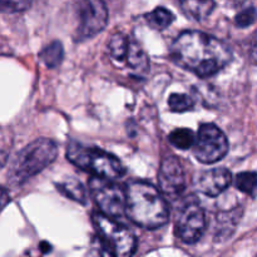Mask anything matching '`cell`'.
Listing matches in <instances>:
<instances>
[{"mask_svg":"<svg viewBox=\"0 0 257 257\" xmlns=\"http://www.w3.org/2000/svg\"><path fill=\"white\" fill-rule=\"evenodd\" d=\"M235 186L241 192L255 197L256 191V172H241L236 176Z\"/></svg>","mask_w":257,"mask_h":257,"instance_id":"20","label":"cell"},{"mask_svg":"<svg viewBox=\"0 0 257 257\" xmlns=\"http://www.w3.org/2000/svg\"><path fill=\"white\" fill-rule=\"evenodd\" d=\"M193 156L201 163L211 165L222 160L228 152V141L225 133L212 123L202 124L192 146Z\"/></svg>","mask_w":257,"mask_h":257,"instance_id":"6","label":"cell"},{"mask_svg":"<svg viewBox=\"0 0 257 257\" xmlns=\"http://www.w3.org/2000/svg\"><path fill=\"white\" fill-rule=\"evenodd\" d=\"M89 190L102 215L112 218H119L125 212V191L110 180L92 177Z\"/></svg>","mask_w":257,"mask_h":257,"instance_id":"8","label":"cell"},{"mask_svg":"<svg viewBox=\"0 0 257 257\" xmlns=\"http://www.w3.org/2000/svg\"><path fill=\"white\" fill-rule=\"evenodd\" d=\"M171 55L176 64L201 78L215 75L232 59L226 43L197 30L181 33L173 42Z\"/></svg>","mask_w":257,"mask_h":257,"instance_id":"1","label":"cell"},{"mask_svg":"<svg viewBox=\"0 0 257 257\" xmlns=\"http://www.w3.org/2000/svg\"><path fill=\"white\" fill-rule=\"evenodd\" d=\"M158 183L163 195L171 198L178 197L185 191V170L177 157L168 156L162 161L158 172Z\"/></svg>","mask_w":257,"mask_h":257,"instance_id":"10","label":"cell"},{"mask_svg":"<svg viewBox=\"0 0 257 257\" xmlns=\"http://www.w3.org/2000/svg\"><path fill=\"white\" fill-rule=\"evenodd\" d=\"M92 218L98 236L113 251L115 257L133 256L137 247V240L127 227L102 213H93Z\"/></svg>","mask_w":257,"mask_h":257,"instance_id":"5","label":"cell"},{"mask_svg":"<svg viewBox=\"0 0 257 257\" xmlns=\"http://www.w3.org/2000/svg\"><path fill=\"white\" fill-rule=\"evenodd\" d=\"M195 133L188 130V128H178V130L171 132L170 136H168V141L171 142V145L182 151L192 148L193 143H195Z\"/></svg>","mask_w":257,"mask_h":257,"instance_id":"17","label":"cell"},{"mask_svg":"<svg viewBox=\"0 0 257 257\" xmlns=\"http://www.w3.org/2000/svg\"><path fill=\"white\" fill-rule=\"evenodd\" d=\"M241 217V208H232L231 211L225 213H221L218 216V223L221 225L220 230H218V237L223 236L226 237L227 235V231H230V233L232 232L233 228L236 227V225L238 223V220Z\"/></svg>","mask_w":257,"mask_h":257,"instance_id":"19","label":"cell"},{"mask_svg":"<svg viewBox=\"0 0 257 257\" xmlns=\"http://www.w3.org/2000/svg\"><path fill=\"white\" fill-rule=\"evenodd\" d=\"M9 201H10V196L9 193H8V191L5 190V188L0 187V212H2L3 208L9 203Z\"/></svg>","mask_w":257,"mask_h":257,"instance_id":"25","label":"cell"},{"mask_svg":"<svg viewBox=\"0 0 257 257\" xmlns=\"http://www.w3.org/2000/svg\"><path fill=\"white\" fill-rule=\"evenodd\" d=\"M228 2H231L232 4H235V5H242L243 3H246L247 0H228Z\"/></svg>","mask_w":257,"mask_h":257,"instance_id":"26","label":"cell"},{"mask_svg":"<svg viewBox=\"0 0 257 257\" xmlns=\"http://www.w3.org/2000/svg\"><path fill=\"white\" fill-rule=\"evenodd\" d=\"M232 182V175L226 168H212L203 171L196 178V187L208 197H217L227 190Z\"/></svg>","mask_w":257,"mask_h":257,"instance_id":"11","label":"cell"},{"mask_svg":"<svg viewBox=\"0 0 257 257\" xmlns=\"http://www.w3.org/2000/svg\"><path fill=\"white\" fill-rule=\"evenodd\" d=\"M57 156L58 147L52 140L39 138L33 141L15 157L9 171L10 182L22 185L52 165Z\"/></svg>","mask_w":257,"mask_h":257,"instance_id":"3","label":"cell"},{"mask_svg":"<svg viewBox=\"0 0 257 257\" xmlns=\"http://www.w3.org/2000/svg\"><path fill=\"white\" fill-rule=\"evenodd\" d=\"M146 20L148 25L156 30H165L170 27L175 20V15L166 8H156L153 12L146 14Z\"/></svg>","mask_w":257,"mask_h":257,"instance_id":"15","label":"cell"},{"mask_svg":"<svg viewBox=\"0 0 257 257\" xmlns=\"http://www.w3.org/2000/svg\"><path fill=\"white\" fill-rule=\"evenodd\" d=\"M39 57L48 68L53 69V68L59 67L60 63L63 62V58H64V49H63L62 43L58 42V40L50 43L40 52Z\"/></svg>","mask_w":257,"mask_h":257,"instance_id":"16","label":"cell"},{"mask_svg":"<svg viewBox=\"0 0 257 257\" xmlns=\"http://www.w3.org/2000/svg\"><path fill=\"white\" fill-rule=\"evenodd\" d=\"M182 12L193 20L207 19L216 7L215 0H178Z\"/></svg>","mask_w":257,"mask_h":257,"instance_id":"12","label":"cell"},{"mask_svg":"<svg viewBox=\"0 0 257 257\" xmlns=\"http://www.w3.org/2000/svg\"><path fill=\"white\" fill-rule=\"evenodd\" d=\"M125 215L146 230L166 225L170 217L168 206L160 190L143 181H133L125 190Z\"/></svg>","mask_w":257,"mask_h":257,"instance_id":"2","label":"cell"},{"mask_svg":"<svg viewBox=\"0 0 257 257\" xmlns=\"http://www.w3.org/2000/svg\"><path fill=\"white\" fill-rule=\"evenodd\" d=\"M78 17L79 25L75 40L93 38L108 24V9L103 0H82L78 7Z\"/></svg>","mask_w":257,"mask_h":257,"instance_id":"9","label":"cell"},{"mask_svg":"<svg viewBox=\"0 0 257 257\" xmlns=\"http://www.w3.org/2000/svg\"><path fill=\"white\" fill-rule=\"evenodd\" d=\"M168 105H170L171 110L173 112H187L195 107V102L192 98L187 94H181V93H173L168 98Z\"/></svg>","mask_w":257,"mask_h":257,"instance_id":"21","label":"cell"},{"mask_svg":"<svg viewBox=\"0 0 257 257\" xmlns=\"http://www.w3.org/2000/svg\"><path fill=\"white\" fill-rule=\"evenodd\" d=\"M205 230V211L197 198H187L176 213V235L185 243H196L202 237Z\"/></svg>","mask_w":257,"mask_h":257,"instance_id":"7","label":"cell"},{"mask_svg":"<svg viewBox=\"0 0 257 257\" xmlns=\"http://www.w3.org/2000/svg\"><path fill=\"white\" fill-rule=\"evenodd\" d=\"M256 10L253 7H248L238 13L235 18V23L238 28H247L255 23Z\"/></svg>","mask_w":257,"mask_h":257,"instance_id":"24","label":"cell"},{"mask_svg":"<svg viewBox=\"0 0 257 257\" xmlns=\"http://www.w3.org/2000/svg\"><path fill=\"white\" fill-rule=\"evenodd\" d=\"M55 186H57L58 191L62 192L65 197L82 203V205L85 203V190L82 183L75 178H67Z\"/></svg>","mask_w":257,"mask_h":257,"instance_id":"14","label":"cell"},{"mask_svg":"<svg viewBox=\"0 0 257 257\" xmlns=\"http://www.w3.org/2000/svg\"><path fill=\"white\" fill-rule=\"evenodd\" d=\"M128 45H130V39L125 35L120 34V33L112 35L109 43H108V50H109V54L113 58V60L123 62Z\"/></svg>","mask_w":257,"mask_h":257,"instance_id":"18","label":"cell"},{"mask_svg":"<svg viewBox=\"0 0 257 257\" xmlns=\"http://www.w3.org/2000/svg\"><path fill=\"white\" fill-rule=\"evenodd\" d=\"M33 0H0V13H22L32 7Z\"/></svg>","mask_w":257,"mask_h":257,"instance_id":"23","label":"cell"},{"mask_svg":"<svg viewBox=\"0 0 257 257\" xmlns=\"http://www.w3.org/2000/svg\"><path fill=\"white\" fill-rule=\"evenodd\" d=\"M67 158L78 168L92 173L93 177L114 181L125 173L124 167L115 156L99 150L70 142L67 147Z\"/></svg>","mask_w":257,"mask_h":257,"instance_id":"4","label":"cell"},{"mask_svg":"<svg viewBox=\"0 0 257 257\" xmlns=\"http://www.w3.org/2000/svg\"><path fill=\"white\" fill-rule=\"evenodd\" d=\"M123 62L127 63L128 67L135 70L136 73H146L148 72V68H150L147 54L143 52L142 48L137 43H133L131 40Z\"/></svg>","mask_w":257,"mask_h":257,"instance_id":"13","label":"cell"},{"mask_svg":"<svg viewBox=\"0 0 257 257\" xmlns=\"http://www.w3.org/2000/svg\"><path fill=\"white\" fill-rule=\"evenodd\" d=\"M85 257H115L113 251L105 245L104 241L97 236V237L93 238L92 243L89 246V250H88L87 256Z\"/></svg>","mask_w":257,"mask_h":257,"instance_id":"22","label":"cell"}]
</instances>
